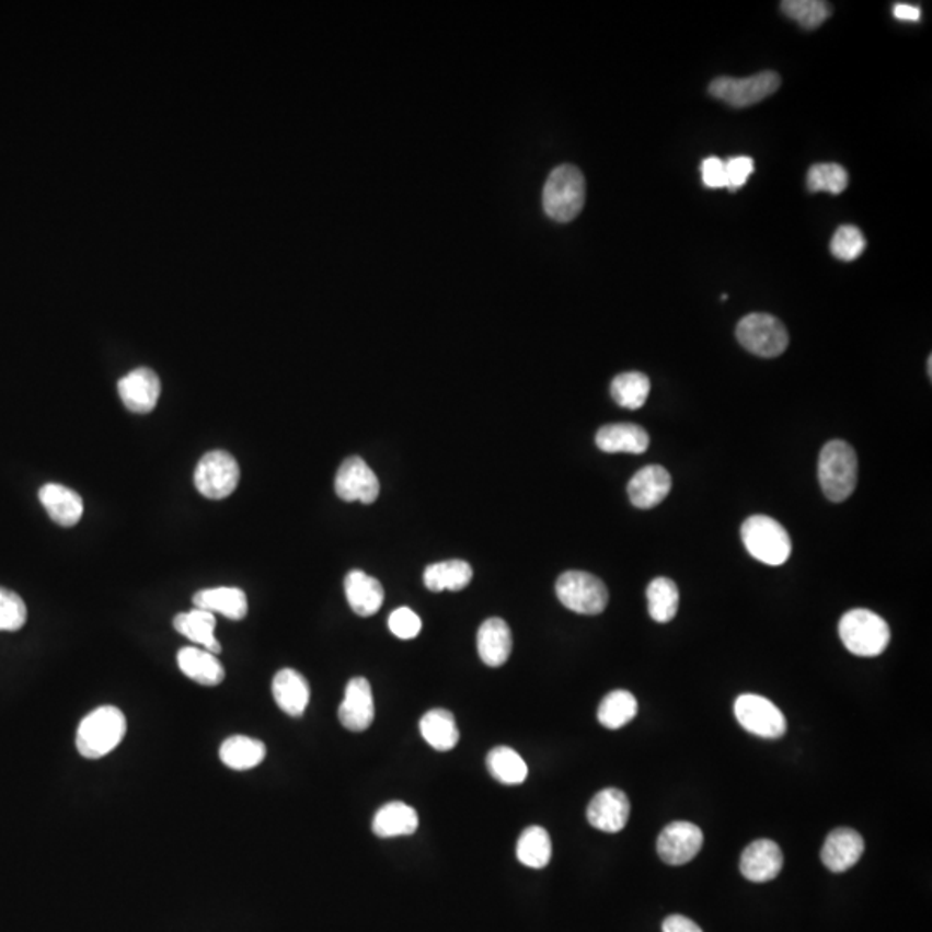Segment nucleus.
I'll list each match as a JSON object with an SVG mask.
<instances>
[{"mask_svg":"<svg viewBox=\"0 0 932 932\" xmlns=\"http://www.w3.org/2000/svg\"><path fill=\"white\" fill-rule=\"evenodd\" d=\"M173 628L192 643L200 644L206 652L212 655L221 653V644L215 637L216 617L209 611L194 608L187 613H180L173 620Z\"/></svg>","mask_w":932,"mask_h":932,"instance_id":"27","label":"nucleus"},{"mask_svg":"<svg viewBox=\"0 0 932 932\" xmlns=\"http://www.w3.org/2000/svg\"><path fill=\"white\" fill-rule=\"evenodd\" d=\"M487 769L496 781L506 786H517L529 775L523 758L508 746H497L488 751Z\"/></svg>","mask_w":932,"mask_h":932,"instance_id":"32","label":"nucleus"},{"mask_svg":"<svg viewBox=\"0 0 932 932\" xmlns=\"http://www.w3.org/2000/svg\"><path fill=\"white\" fill-rule=\"evenodd\" d=\"M703 847V832L691 822H672L658 836L656 850L668 865H684L700 853Z\"/></svg>","mask_w":932,"mask_h":932,"instance_id":"12","label":"nucleus"},{"mask_svg":"<svg viewBox=\"0 0 932 932\" xmlns=\"http://www.w3.org/2000/svg\"><path fill=\"white\" fill-rule=\"evenodd\" d=\"M818 482L829 502H847L859 482L855 449L844 440L827 442L818 458Z\"/></svg>","mask_w":932,"mask_h":932,"instance_id":"1","label":"nucleus"},{"mask_svg":"<svg viewBox=\"0 0 932 932\" xmlns=\"http://www.w3.org/2000/svg\"><path fill=\"white\" fill-rule=\"evenodd\" d=\"M701 179L709 188L725 187V161L717 156H710L701 163Z\"/></svg>","mask_w":932,"mask_h":932,"instance_id":"42","label":"nucleus"},{"mask_svg":"<svg viewBox=\"0 0 932 932\" xmlns=\"http://www.w3.org/2000/svg\"><path fill=\"white\" fill-rule=\"evenodd\" d=\"M865 843L860 832L850 827H838L831 835L827 836L822 847L824 865L831 872H847L862 859Z\"/></svg>","mask_w":932,"mask_h":932,"instance_id":"18","label":"nucleus"},{"mask_svg":"<svg viewBox=\"0 0 932 932\" xmlns=\"http://www.w3.org/2000/svg\"><path fill=\"white\" fill-rule=\"evenodd\" d=\"M781 77L774 71H761L748 78L718 77L710 83L709 92L733 107H748L774 95Z\"/></svg>","mask_w":932,"mask_h":932,"instance_id":"8","label":"nucleus"},{"mask_svg":"<svg viewBox=\"0 0 932 932\" xmlns=\"http://www.w3.org/2000/svg\"><path fill=\"white\" fill-rule=\"evenodd\" d=\"M473 571L463 560H448L425 568L424 584L432 592L461 590L472 583Z\"/></svg>","mask_w":932,"mask_h":932,"instance_id":"29","label":"nucleus"},{"mask_svg":"<svg viewBox=\"0 0 932 932\" xmlns=\"http://www.w3.org/2000/svg\"><path fill=\"white\" fill-rule=\"evenodd\" d=\"M375 704L370 682L355 677L347 682L344 701L338 706V721L353 733H363L373 724Z\"/></svg>","mask_w":932,"mask_h":932,"instance_id":"14","label":"nucleus"},{"mask_svg":"<svg viewBox=\"0 0 932 932\" xmlns=\"http://www.w3.org/2000/svg\"><path fill=\"white\" fill-rule=\"evenodd\" d=\"M784 855L778 843L757 839L741 855V874L751 883H769L781 874Z\"/></svg>","mask_w":932,"mask_h":932,"instance_id":"17","label":"nucleus"},{"mask_svg":"<svg viewBox=\"0 0 932 932\" xmlns=\"http://www.w3.org/2000/svg\"><path fill=\"white\" fill-rule=\"evenodd\" d=\"M127 734V718L116 706H101L78 727L77 748L83 758L99 760L110 755Z\"/></svg>","mask_w":932,"mask_h":932,"instance_id":"3","label":"nucleus"},{"mask_svg":"<svg viewBox=\"0 0 932 932\" xmlns=\"http://www.w3.org/2000/svg\"><path fill=\"white\" fill-rule=\"evenodd\" d=\"M596 446L602 452H629L643 455L649 448V436L643 427L635 424H610L599 428Z\"/></svg>","mask_w":932,"mask_h":932,"instance_id":"23","label":"nucleus"},{"mask_svg":"<svg viewBox=\"0 0 932 932\" xmlns=\"http://www.w3.org/2000/svg\"><path fill=\"white\" fill-rule=\"evenodd\" d=\"M551 838L544 827L530 826L521 832L517 843L518 862L530 868H544L551 860Z\"/></svg>","mask_w":932,"mask_h":932,"instance_id":"35","label":"nucleus"},{"mask_svg":"<svg viewBox=\"0 0 932 932\" xmlns=\"http://www.w3.org/2000/svg\"><path fill=\"white\" fill-rule=\"evenodd\" d=\"M586 203V179L574 164L554 168L545 180L542 206L551 220L566 223L583 211Z\"/></svg>","mask_w":932,"mask_h":932,"instance_id":"2","label":"nucleus"},{"mask_svg":"<svg viewBox=\"0 0 932 932\" xmlns=\"http://www.w3.org/2000/svg\"><path fill=\"white\" fill-rule=\"evenodd\" d=\"M672 488V476L660 464H647L629 482V499L635 508L652 509L660 505Z\"/></svg>","mask_w":932,"mask_h":932,"instance_id":"16","label":"nucleus"},{"mask_svg":"<svg viewBox=\"0 0 932 932\" xmlns=\"http://www.w3.org/2000/svg\"><path fill=\"white\" fill-rule=\"evenodd\" d=\"M389 629L400 640H415L422 631V620L410 608H398L389 617Z\"/></svg>","mask_w":932,"mask_h":932,"instance_id":"40","label":"nucleus"},{"mask_svg":"<svg viewBox=\"0 0 932 932\" xmlns=\"http://www.w3.org/2000/svg\"><path fill=\"white\" fill-rule=\"evenodd\" d=\"M28 619L26 605L13 590L0 587V631H20Z\"/></svg>","mask_w":932,"mask_h":932,"instance_id":"39","label":"nucleus"},{"mask_svg":"<svg viewBox=\"0 0 932 932\" xmlns=\"http://www.w3.org/2000/svg\"><path fill=\"white\" fill-rule=\"evenodd\" d=\"M782 11L791 20L796 21L802 28L815 30L826 23L831 16V4L824 0H786L781 4Z\"/></svg>","mask_w":932,"mask_h":932,"instance_id":"36","label":"nucleus"},{"mask_svg":"<svg viewBox=\"0 0 932 932\" xmlns=\"http://www.w3.org/2000/svg\"><path fill=\"white\" fill-rule=\"evenodd\" d=\"M734 713L743 729L763 739H778L787 729L784 713L767 698L758 694H741L734 703Z\"/></svg>","mask_w":932,"mask_h":932,"instance_id":"10","label":"nucleus"},{"mask_svg":"<svg viewBox=\"0 0 932 932\" xmlns=\"http://www.w3.org/2000/svg\"><path fill=\"white\" fill-rule=\"evenodd\" d=\"M664 932H703L697 922L684 916H670L661 925Z\"/></svg>","mask_w":932,"mask_h":932,"instance_id":"43","label":"nucleus"},{"mask_svg":"<svg viewBox=\"0 0 932 932\" xmlns=\"http://www.w3.org/2000/svg\"><path fill=\"white\" fill-rule=\"evenodd\" d=\"M179 667L197 684L218 686L223 682L225 668L212 653L200 647H182L176 656Z\"/></svg>","mask_w":932,"mask_h":932,"instance_id":"26","label":"nucleus"},{"mask_svg":"<svg viewBox=\"0 0 932 932\" xmlns=\"http://www.w3.org/2000/svg\"><path fill=\"white\" fill-rule=\"evenodd\" d=\"M755 172L753 159L748 156H736L725 161V188L730 192L739 191Z\"/></svg>","mask_w":932,"mask_h":932,"instance_id":"41","label":"nucleus"},{"mask_svg":"<svg viewBox=\"0 0 932 932\" xmlns=\"http://www.w3.org/2000/svg\"><path fill=\"white\" fill-rule=\"evenodd\" d=\"M637 715V700L623 689L611 691L599 704L598 721L610 730L622 729L623 725L634 721Z\"/></svg>","mask_w":932,"mask_h":932,"instance_id":"33","label":"nucleus"},{"mask_svg":"<svg viewBox=\"0 0 932 932\" xmlns=\"http://www.w3.org/2000/svg\"><path fill=\"white\" fill-rule=\"evenodd\" d=\"M741 539L755 560L770 566H781L790 560L793 544L790 533L774 518L755 515L745 520Z\"/></svg>","mask_w":932,"mask_h":932,"instance_id":"5","label":"nucleus"},{"mask_svg":"<svg viewBox=\"0 0 932 932\" xmlns=\"http://www.w3.org/2000/svg\"><path fill=\"white\" fill-rule=\"evenodd\" d=\"M42 506L58 526H77L83 515V499L73 488L61 484H47L38 493Z\"/></svg>","mask_w":932,"mask_h":932,"instance_id":"22","label":"nucleus"},{"mask_svg":"<svg viewBox=\"0 0 932 932\" xmlns=\"http://www.w3.org/2000/svg\"><path fill=\"white\" fill-rule=\"evenodd\" d=\"M556 596L563 607L580 615H599L608 607L610 599L601 578L577 571L560 575Z\"/></svg>","mask_w":932,"mask_h":932,"instance_id":"7","label":"nucleus"},{"mask_svg":"<svg viewBox=\"0 0 932 932\" xmlns=\"http://www.w3.org/2000/svg\"><path fill=\"white\" fill-rule=\"evenodd\" d=\"M265 757L266 746L248 736L229 737L220 748L221 761L233 770L254 769Z\"/></svg>","mask_w":932,"mask_h":932,"instance_id":"30","label":"nucleus"},{"mask_svg":"<svg viewBox=\"0 0 932 932\" xmlns=\"http://www.w3.org/2000/svg\"><path fill=\"white\" fill-rule=\"evenodd\" d=\"M272 691L278 709L290 717H301L310 704V684L292 668H284L275 676Z\"/></svg>","mask_w":932,"mask_h":932,"instance_id":"21","label":"nucleus"},{"mask_svg":"<svg viewBox=\"0 0 932 932\" xmlns=\"http://www.w3.org/2000/svg\"><path fill=\"white\" fill-rule=\"evenodd\" d=\"M335 493L343 502L371 505L379 497L380 482L367 461L350 457L341 464L335 476Z\"/></svg>","mask_w":932,"mask_h":932,"instance_id":"11","label":"nucleus"},{"mask_svg":"<svg viewBox=\"0 0 932 932\" xmlns=\"http://www.w3.org/2000/svg\"><path fill=\"white\" fill-rule=\"evenodd\" d=\"M514 647L511 631L503 619H488L482 623L476 634L479 656L488 667H502L508 661Z\"/></svg>","mask_w":932,"mask_h":932,"instance_id":"20","label":"nucleus"},{"mask_svg":"<svg viewBox=\"0 0 932 932\" xmlns=\"http://www.w3.org/2000/svg\"><path fill=\"white\" fill-rule=\"evenodd\" d=\"M839 637L848 652L863 658H872L886 652L891 631L883 617L874 611L856 608L844 613L839 620Z\"/></svg>","mask_w":932,"mask_h":932,"instance_id":"4","label":"nucleus"},{"mask_svg":"<svg viewBox=\"0 0 932 932\" xmlns=\"http://www.w3.org/2000/svg\"><path fill=\"white\" fill-rule=\"evenodd\" d=\"M629 815H631V802L628 794L615 787L599 791L587 806V820L590 826L610 835H615L628 826Z\"/></svg>","mask_w":932,"mask_h":932,"instance_id":"13","label":"nucleus"},{"mask_svg":"<svg viewBox=\"0 0 932 932\" xmlns=\"http://www.w3.org/2000/svg\"><path fill=\"white\" fill-rule=\"evenodd\" d=\"M347 602L350 610L359 617H371L382 608L383 592L382 584L377 578L363 571H350L344 580Z\"/></svg>","mask_w":932,"mask_h":932,"instance_id":"19","label":"nucleus"},{"mask_svg":"<svg viewBox=\"0 0 932 932\" xmlns=\"http://www.w3.org/2000/svg\"><path fill=\"white\" fill-rule=\"evenodd\" d=\"M419 733L437 751H449L460 741L457 721L448 710L436 709L425 713L419 721Z\"/></svg>","mask_w":932,"mask_h":932,"instance_id":"28","label":"nucleus"},{"mask_svg":"<svg viewBox=\"0 0 932 932\" xmlns=\"http://www.w3.org/2000/svg\"><path fill=\"white\" fill-rule=\"evenodd\" d=\"M118 392L128 412L146 415L158 404L161 382L151 368H137L119 380Z\"/></svg>","mask_w":932,"mask_h":932,"instance_id":"15","label":"nucleus"},{"mask_svg":"<svg viewBox=\"0 0 932 932\" xmlns=\"http://www.w3.org/2000/svg\"><path fill=\"white\" fill-rule=\"evenodd\" d=\"M241 481V469L235 458L227 451H209L197 463L194 482L197 491L209 499H225L235 491Z\"/></svg>","mask_w":932,"mask_h":932,"instance_id":"9","label":"nucleus"},{"mask_svg":"<svg viewBox=\"0 0 932 932\" xmlns=\"http://www.w3.org/2000/svg\"><path fill=\"white\" fill-rule=\"evenodd\" d=\"M418 824L415 808L403 802H391L375 814L371 829L379 838H398L415 835Z\"/></svg>","mask_w":932,"mask_h":932,"instance_id":"25","label":"nucleus"},{"mask_svg":"<svg viewBox=\"0 0 932 932\" xmlns=\"http://www.w3.org/2000/svg\"><path fill=\"white\" fill-rule=\"evenodd\" d=\"M194 605L209 613H220L230 620H242L248 615V596L239 587H215L194 595Z\"/></svg>","mask_w":932,"mask_h":932,"instance_id":"24","label":"nucleus"},{"mask_svg":"<svg viewBox=\"0 0 932 932\" xmlns=\"http://www.w3.org/2000/svg\"><path fill=\"white\" fill-rule=\"evenodd\" d=\"M647 611L655 622L667 623L679 611V587L672 578L656 577L646 589Z\"/></svg>","mask_w":932,"mask_h":932,"instance_id":"31","label":"nucleus"},{"mask_svg":"<svg viewBox=\"0 0 932 932\" xmlns=\"http://www.w3.org/2000/svg\"><path fill=\"white\" fill-rule=\"evenodd\" d=\"M736 337L751 355L760 358H778L790 346L786 326L767 313H751L737 323Z\"/></svg>","mask_w":932,"mask_h":932,"instance_id":"6","label":"nucleus"},{"mask_svg":"<svg viewBox=\"0 0 932 932\" xmlns=\"http://www.w3.org/2000/svg\"><path fill=\"white\" fill-rule=\"evenodd\" d=\"M806 185L810 192H829V194H843L848 187V172L841 164L818 163L814 164L806 176Z\"/></svg>","mask_w":932,"mask_h":932,"instance_id":"37","label":"nucleus"},{"mask_svg":"<svg viewBox=\"0 0 932 932\" xmlns=\"http://www.w3.org/2000/svg\"><path fill=\"white\" fill-rule=\"evenodd\" d=\"M867 248L865 237L853 225H843L836 230L831 241L832 256L841 261H855Z\"/></svg>","mask_w":932,"mask_h":932,"instance_id":"38","label":"nucleus"},{"mask_svg":"<svg viewBox=\"0 0 932 932\" xmlns=\"http://www.w3.org/2000/svg\"><path fill=\"white\" fill-rule=\"evenodd\" d=\"M893 14H895L896 20L912 21V23H916L922 16L920 8L912 4H896L895 9H893Z\"/></svg>","mask_w":932,"mask_h":932,"instance_id":"44","label":"nucleus"},{"mask_svg":"<svg viewBox=\"0 0 932 932\" xmlns=\"http://www.w3.org/2000/svg\"><path fill=\"white\" fill-rule=\"evenodd\" d=\"M610 392L619 406L640 410L646 404L647 395L652 392V382L641 371H628L613 379Z\"/></svg>","mask_w":932,"mask_h":932,"instance_id":"34","label":"nucleus"}]
</instances>
